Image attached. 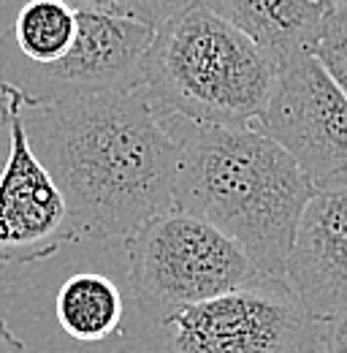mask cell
Wrapping results in <instances>:
<instances>
[{
	"instance_id": "cell-9",
	"label": "cell",
	"mask_w": 347,
	"mask_h": 353,
	"mask_svg": "<svg viewBox=\"0 0 347 353\" xmlns=\"http://www.w3.org/2000/svg\"><path fill=\"white\" fill-rule=\"evenodd\" d=\"M285 285L317 326L347 312V185L315 193L304 207Z\"/></svg>"
},
{
	"instance_id": "cell-3",
	"label": "cell",
	"mask_w": 347,
	"mask_h": 353,
	"mask_svg": "<svg viewBox=\"0 0 347 353\" xmlns=\"http://www.w3.org/2000/svg\"><path fill=\"white\" fill-rule=\"evenodd\" d=\"M274 85L277 63L193 3L155 33L141 90L158 112L187 125L247 128L266 112Z\"/></svg>"
},
{
	"instance_id": "cell-12",
	"label": "cell",
	"mask_w": 347,
	"mask_h": 353,
	"mask_svg": "<svg viewBox=\"0 0 347 353\" xmlns=\"http://www.w3.org/2000/svg\"><path fill=\"white\" fill-rule=\"evenodd\" d=\"M76 39V8L65 0H28L14 17L11 46L33 65L57 63Z\"/></svg>"
},
{
	"instance_id": "cell-2",
	"label": "cell",
	"mask_w": 347,
	"mask_h": 353,
	"mask_svg": "<svg viewBox=\"0 0 347 353\" xmlns=\"http://www.w3.org/2000/svg\"><path fill=\"white\" fill-rule=\"evenodd\" d=\"M315 196L293 158L255 125H185L174 210L215 225L260 277L285 280L304 207Z\"/></svg>"
},
{
	"instance_id": "cell-11",
	"label": "cell",
	"mask_w": 347,
	"mask_h": 353,
	"mask_svg": "<svg viewBox=\"0 0 347 353\" xmlns=\"http://www.w3.org/2000/svg\"><path fill=\"white\" fill-rule=\"evenodd\" d=\"M60 329L76 343H101L120 332L123 294L106 277L95 272L71 274L54 299Z\"/></svg>"
},
{
	"instance_id": "cell-14",
	"label": "cell",
	"mask_w": 347,
	"mask_h": 353,
	"mask_svg": "<svg viewBox=\"0 0 347 353\" xmlns=\"http://www.w3.org/2000/svg\"><path fill=\"white\" fill-rule=\"evenodd\" d=\"M309 54L323 65V71L334 79V85L347 98V3L328 8L323 14Z\"/></svg>"
},
{
	"instance_id": "cell-4",
	"label": "cell",
	"mask_w": 347,
	"mask_h": 353,
	"mask_svg": "<svg viewBox=\"0 0 347 353\" xmlns=\"http://www.w3.org/2000/svg\"><path fill=\"white\" fill-rule=\"evenodd\" d=\"M123 248L133 291L169 312L215 299L260 277L236 242L179 210L144 223Z\"/></svg>"
},
{
	"instance_id": "cell-8",
	"label": "cell",
	"mask_w": 347,
	"mask_h": 353,
	"mask_svg": "<svg viewBox=\"0 0 347 353\" xmlns=\"http://www.w3.org/2000/svg\"><path fill=\"white\" fill-rule=\"evenodd\" d=\"M0 88L8 103V158L0 172V264H36L76 239L65 199L28 141L19 92L3 82Z\"/></svg>"
},
{
	"instance_id": "cell-10",
	"label": "cell",
	"mask_w": 347,
	"mask_h": 353,
	"mask_svg": "<svg viewBox=\"0 0 347 353\" xmlns=\"http://www.w3.org/2000/svg\"><path fill=\"white\" fill-rule=\"evenodd\" d=\"M263 49L277 68L309 52L326 14L312 0H196Z\"/></svg>"
},
{
	"instance_id": "cell-6",
	"label": "cell",
	"mask_w": 347,
	"mask_h": 353,
	"mask_svg": "<svg viewBox=\"0 0 347 353\" xmlns=\"http://www.w3.org/2000/svg\"><path fill=\"white\" fill-rule=\"evenodd\" d=\"M171 353H302L312 323L285 280L258 277L163 315Z\"/></svg>"
},
{
	"instance_id": "cell-1",
	"label": "cell",
	"mask_w": 347,
	"mask_h": 353,
	"mask_svg": "<svg viewBox=\"0 0 347 353\" xmlns=\"http://www.w3.org/2000/svg\"><path fill=\"white\" fill-rule=\"evenodd\" d=\"M22 123L65 199L74 239L125 245L174 210L182 131L144 90L22 106Z\"/></svg>"
},
{
	"instance_id": "cell-18",
	"label": "cell",
	"mask_w": 347,
	"mask_h": 353,
	"mask_svg": "<svg viewBox=\"0 0 347 353\" xmlns=\"http://www.w3.org/2000/svg\"><path fill=\"white\" fill-rule=\"evenodd\" d=\"M312 3H317V6H323V8L328 11V8H337V6H342L347 0H312Z\"/></svg>"
},
{
	"instance_id": "cell-15",
	"label": "cell",
	"mask_w": 347,
	"mask_h": 353,
	"mask_svg": "<svg viewBox=\"0 0 347 353\" xmlns=\"http://www.w3.org/2000/svg\"><path fill=\"white\" fill-rule=\"evenodd\" d=\"M320 348L323 353H347V312L320 323Z\"/></svg>"
},
{
	"instance_id": "cell-7",
	"label": "cell",
	"mask_w": 347,
	"mask_h": 353,
	"mask_svg": "<svg viewBox=\"0 0 347 353\" xmlns=\"http://www.w3.org/2000/svg\"><path fill=\"white\" fill-rule=\"evenodd\" d=\"M255 128L293 158L315 193L347 185V98L309 52L277 68Z\"/></svg>"
},
{
	"instance_id": "cell-5",
	"label": "cell",
	"mask_w": 347,
	"mask_h": 353,
	"mask_svg": "<svg viewBox=\"0 0 347 353\" xmlns=\"http://www.w3.org/2000/svg\"><path fill=\"white\" fill-rule=\"evenodd\" d=\"M155 30L128 19L76 11V39L52 65L22 60L0 39V82L14 88L25 109L76 95L136 92L144 82V60Z\"/></svg>"
},
{
	"instance_id": "cell-17",
	"label": "cell",
	"mask_w": 347,
	"mask_h": 353,
	"mask_svg": "<svg viewBox=\"0 0 347 353\" xmlns=\"http://www.w3.org/2000/svg\"><path fill=\"white\" fill-rule=\"evenodd\" d=\"M8 125V103H6V92L0 88V128Z\"/></svg>"
},
{
	"instance_id": "cell-16",
	"label": "cell",
	"mask_w": 347,
	"mask_h": 353,
	"mask_svg": "<svg viewBox=\"0 0 347 353\" xmlns=\"http://www.w3.org/2000/svg\"><path fill=\"white\" fill-rule=\"evenodd\" d=\"M0 353H28L25 343L8 329V323L3 321V315H0Z\"/></svg>"
},
{
	"instance_id": "cell-13",
	"label": "cell",
	"mask_w": 347,
	"mask_h": 353,
	"mask_svg": "<svg viewBox=\"0 0 347 353\" xmlns=\"http://www.w3.org/2000/svg\"><path fill=\"white\" fill-rule=\"evenodd\" d=\"M65 3L76 11H95V14L128 19L158 33L196 0H65Z\"/></svg>"
}]
</instances>
